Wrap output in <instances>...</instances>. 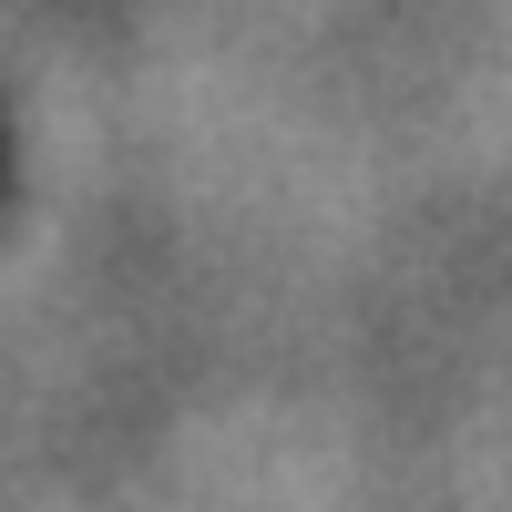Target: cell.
<instances>
[{"instance_id": "1", "label": "cell", "mask_w": 512, "mask_h": 512, "mask_svg": "<svg viewBox=\"0 0 512 512\" xmlns=\"http://www.w3.org/2000/svg\"><path fill=\"white\" fill-rule=\"evenodd\" d=\"M0 216H11V113H0Z\"/></svg>"}]
</instances>
